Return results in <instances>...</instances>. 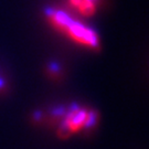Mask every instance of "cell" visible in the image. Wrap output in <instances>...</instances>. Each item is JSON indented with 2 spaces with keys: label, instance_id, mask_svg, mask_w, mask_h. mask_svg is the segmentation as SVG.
I'll list each match as a JSON object with an SVG mask.
<instances>
[{
  "label": "cell",
  "instance_id": "cell-4",
  "mask_svg": "<svg viewBox=\"0 0 149 149\" xmlns=\"http://www.w3.org/2000/svg\"><path fill=\"white\" fill-rule=\"evenodd\" d=\"M48 73L50 74V76L54 79V80H59L62 75V70H61V66H60L58 63L55 62H52L48 65Z\"/></svg>",
  "mask_w": 149,
  "mask_h": 149
},
{
  "label": "cell",
  "instance_id": "cell-5",
  "mask_svg": "<svg viewBox=\"0 0 149 149\" xmlns=\"http://www.w3.org/2000/svg\"><path fill=\"white\" fill-rule=\"evenodd\" d=\"M7 90H8V84H7V82H6L5 79L0 76V95L6 93Z\"/></svg>",
  "mask_w": 149,
  "mask_h": 149
},
{
  "label": "cell",
  "instance_id": "cell-1",
  "mask_svg": "<svg viewBox=\"0 0 149 149\" xmlns=\"http://www.w3.org/2000/svg\"><path fill=\"white\" fill-rule=\"evenodd\" d=\"M44 17L51 27L72 42L92 51H101L102 43L97 32L71 17L66 11L55 7H49L44 9Z\"/></svg>",
  "mask_w": 149,
  "mask_h": 149
},
{
  "label": "cell",
  "instance_id": "cell-3",
  "mask_svg": "<svg viewBox=\"0 0 149 149\" xmlns=\"http://www.w3.org/2000/svg\"><path fill=\"white\" fill-rule=\"evenodd\" d=\"M69 3L82 17L90 18L96 13L98 0H69Z\"/></svg>",
  "mask_w": 149,
  "mask_h": 149
},
{
  "label": "cell",
  "instance_id": "cell-2",
  "mask_svg": "<svg viewBox=\"0 0 149 149\" xmlns=\"http://www.w3.org/2000/svg\"><path fill=\"white\" fill-rule=\"evenodd\" d=\"M98 124V113L79 105H72L64 112L58 125V135L61 138H68L80 132H91Z\"/></svg>",
  "mask_w": 149,
  "mask_h": 149
}]
</instances>
